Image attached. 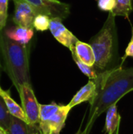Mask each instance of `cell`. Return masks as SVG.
Masks as SVG:
<instances>
[{"label": "cell", "mask_w": 133, "mask_h": 134, "mask_svg": "<svg viewBox=\"0 0 133 134\" xmlns=\"http://www.w3.org/2000/svg\"><path fill=\"white\" fill-rule=\"evenodd\" d=\"M18 93L20 97L22 108L29 123L31 125H38L40 104L36 99L31 85L26 84L22 86Z\"/></svg>", "instance_id": "8992f818"}, {"label": "cell", "mask_w": 133, "mask_h": 134, "mask_svg": "<svg viewBox=\"0 0 133 134\" xmlns=\"http://www.w3.org/2000/svg\"><path fill=\"white\" fill-rule=\"evenodd\" d=\"M71 110L68 105H60L54 102L49 104H40L38 126L42 133H60Z\"/></svg>", "instance_id": "277c9868"}, {"label": "cell", "mask_w": 133, "mask_h": 134, "mask_svg": "<svg viewBox=\"0 0 133 134\" xmlns=\"http://www.w3.org/2000/svg\"><path fill=\"white\" fill-rule=\"evenodd\" d=\"M121 115L118 113L117 105H112L107 111L105 126L103 132L106 134H111L114 133L119 126H121Z\"/></svg>", "instance_id": "5bb4252c"}, {"label": "cell", "mask_w": 133, "mask_h": 134, "mask_svg": "<svg viewBox=\"0 0 133 134\" xmlns=\"http://www.w3.org/2000/svg\"><path fill=\"white\" fill-rule=\"evenodd\" d=\"M2 71H3V69H2V64H1V62H0V79H1V75H2Z\"/></svg>", "instance_id": "d4e9b609"}, {"label": "cell", "mask_w": 133, "mask_h": 134, "mask_svg": "<svg viewBox=\"0 0 133 134\" xmlns=\"http://www.w3.org/2000/svg\"><path fill=\"white\" fill-rule=\"evenodd\" d=\"M96 85L94 80H89L84 86H82L73 97L71 100L68 103V106L71 108H73L74 107L85 102L89 101L90 102L92 98L94 97L96 94Z\"/></svg>", "instance_id": "30bf717a"}, {"label": "cell", "mask_w": 133, "mask_h": 134, "mask_svg": "<svg viewBox=\"0 0 133 134\" xmlns=\"http://www.w3.org/2000/svg\"><path fill=\"white\" fill-rule=\"evenodd\" d=\"M72 55V57H73V60L75 62L76 65L78 67V68L80 69V71L85 75H86L89 79L91 80H94L97 78L98 76V73L97 71H96V69L94 68V67H92V66H89L85 63H83L82 61H81L74 53H71Z\"/></svg>", "instance_id": "e0dca14e"}, {"label": "cell", "mask_w": 133, "mask_h": 134, "mask_svg": "<svg viewBox=\"0 0 133 134\" xmlns=\"http://www.w3.org/2000/svg\"><path fill=\"white\" fill-rule=\"evenodd\" d=\"M34 134H42V132H41V130H38V131H37V132H36Z\"/></svg>", "instance_id": "484cf974"}, {"label": "cell", "mask_w": 133, "mask_h": 134, "mask_svg": "<svg viewBox=\"0 0 133 134\" xmlns=\"http://www.w3.org/2000/svg\"><path fill=\"white\" fill-rule=\"evenodd\" d=\"M75 134H85V133H84V130H81V128H80V129H79V130L75 133Z\"/></svg>", "instance_id": "603a6c76"}, {"label": "cell", "mask_w": 133, "mask_h": 134, "mask_svg": "<svg viewBox=\"0 0 133 134\" xmlns=\"http://www.w3.org/2000/svg\"><path fill=\"white\" fill-rule=\"evenodd\" d=\"M12 117L13 115L9 111L4 100L0 96V126L5 130H8L11 123Z\"/></svg>", "instance_id": "2e32d148"}, {"label": "cell", "mask_w": 133, "mask_h": 134, "mask_svg": "<svg viewBox=\"0 0 133 134\" xmlns=\"http://www.w3.org/2000/svg\"><path fill=\"white\" fill-rule=\"evenodd\" d=\"M0 62L17 92L22 86L31 83L29 71V50L0 31Z\"/></svg>", "instance_id": "7a4b0ae2"}, {"label": "cell", "mask_w": 133, "mask_h": 134, "mask_svg": "<svg viewBox=\"0 0 133 134\" xmlns=\"http://www.w3.org/2000/svg\"><path fill=\"white\" fill-rule=\"evenodd\" d=\"M8 5L9 0H0V31H2L8 19Z\"/></svg>", "instance_id": "d6986e66"}, {"label": "cell", "mask_w": 133, "mask_h": 134, "mask_svg": "<svg viewBox=\"0 0 133 134\" xmlns=\"http://www.w3.org/2000/svg\"><path fill=\"white\" fill-rule=\"evenodd\" d=\"M0 96L4 100L9 111L10 112V114L13 116H14L17 119H20L23 120L24 122L30 124L22 107H20L16 102H15L13 100V99L11 97V96L9 94V90H4L0 86Z\"/></svg>", "instance_id": "7c38bea8"}, {"label": "cell", "mask_w": 133, "mask_h": 134, "mask_svg": "<svg viewBox=\"0 0 133 134\" xmlns=\"http://www.w3.org/2000/svg\"><path fill=\"white\" fill-rule=\"evenodd\" d=\"M115 16L109 12L107 19L100 31L89 41L96 58L94 68L97 73L109 69L118 53V38Z\"/></svg>", "instance_id": "3957f363"}, {"label": "cell", "mask_w": 133, "mask_h": 134, "mask_svg": "<svg viewBox=\"0 0 133 134\" xmlns=\"http://www.w3.org/2000/svg\"><path fill=\"white\" fill-rule=\"evenodd\" d=\"M49 1H53V2H55V1H56V0H49Z\"/></svg>", "instance_id": "4316f807"}, {"label": "cell", "mask_w": 133, "mask_h": 134, "mask_svg": "<svg viewBox=\"0 0 133 134\" xmlns=\"http://www.w3.org/2000/svg\"><path fill=\"white\" fill-rule=\"evenodd\" d=\"M14 3V13L13 22L15 25L25 27H33V21L37 15L34 9L24 0H13Z\"/></svg>", "instance_id": "ba28073f"}, {"label": "cell", "mask_w": 133, "mask_h": 134, "mask_svg": "<svg viewBox=\"0 0 133 134\" xmlns=\"http://www.w3.org/2000/svg\"><path fill=\"white\" fill-rule=\"evenodd\" d=\"M62 20L60 18H51L49 30L58 42L71 51L78 39L63 25Z\"/></svg>", "instance_id": "52a82bcc"}, {"label": "cell", "mask_w": 133, "mask_h": 134, "mask_svg": "<svg viewBox=\"0 0 133 134\" xmlns=\"http://www.w3.org/2000/svg\"><path fill=\"white\" fill-rule=\"evenodd\" d=\"M115 1H116V6L114 11L112 12L113 14L115 16H122L128 19L129 17L130 13L133 10L132 0H115Z\"/></svg>", "instance_id": "9a60e30c"}, {"label": "cell", "mask_w": 133, "mask_h": 134, "mask_svg": "<svg viewBox=\"0 0 133 134\" xmlns=\"http://www.w3.org/2000/svg\"><path fill=\"white\" fill-rule=\"evenodd\" d=\"M51 18L45 14H37L33 21V27L38 31H45L49 28Z\"/></svg>", "instance_id": "ac0fdd59"}, {"label": "cell", "mask_w": 133, "mask_h": 134, "mask_svg": "<svg viewBox=\"0 0 133 134\" xmlns=\"http://www.w3.org/2000/svg\"><path fill=\"white\" fill-rule=\"evenodd\" d=\"M0 134H9L7 130H5V129H3L2 127L0 126Z\"/></svg>", "instance_id": "7402d4cb"}, {"label": "cell", "mask_w": 133, "mask_h": 134, "mask_svg": "<svg viewBox=\"0 0 133 134\" xmlns=\"http://www.w3.org/2000/svg\"><path fill=\"white\" fill-rule=\"evenodd\" d=\"M39 130L38 125H31L13 116L7 132L9 134H34Z\"/></svg>", "instance_id": "4fadbf2b"}, {"label": "cell", "mask_w": 133, "mask_h": 134, "mask_svg": "<svg viewBox=\"0 0 133 134\" xmlns=\"http://www.w3.org/2000/svg\"><path fill=\"white\" fill-rule=\"evenodd\" d=\"M34 9L36 14H45L50 18L66 19L70 14V5L58 0H24Z\"/></svg>", "instance_id": "5b68a950"}, {"label": "cell", "mask_w": 133, "mask_h": 134, "mask_svg": "<svg viewBox=\"0 0 133 134\" xmlns=\"http://www.w3.org/2000/svg\"><path fill=\"white\" fill-rule=\"evenodd\" d=\"M94 82L96 94L89 102V113L84 133L89 134L96 119L127 93L133 91V68H117L98 73Z\"/></svg>", "instance_id": "6da1fadb"}, {"label": "cell", "mask_w": 133, "mask_h": 134, "mask_svg": "<svg viewBox=\"0 0 133 134\" xmlns=\"http://www.w3.org/2000/svg\"><path fill=\"white\" fill-rule=\"evenodd\" d=\"M98 8L102 11L113 12L116 6L115 0H97Z\"/></svg>", "instance_id": "ffe728a7"}, {"label": "cell", "mask_w": 133, "mask_h": 134, "mask_svg": "<svg viewBox=\"0 0 133 134\" xmlns=\"http://www.w3.org/2000/svg\"><path fill=\"white\" fill-rule=\"evenodd\" d=\"M119 132H120V126H119V127H118V129H117L114 133H112L111 134H119Z\"/></svg>", "instance_id": "cb8c5ba5"}, {"label": "cell", "mask_w": 133, "mask_h": 134, "mask_svg": "<svg viewBox=\"0 0 133 134\" xmlns=\"http://www.w3.org/2000/svg\"><path fill=\"white\" fill-rule=\"evenodd\" d=\"M126 57H133V27L132 26V37H131V40L128 45V46L125 49V55L122 57V63L123 64L124 60L126 59Z\"/></svg>", "instance_id": "44dd1931"}, {"label": "cell", "mask_w": 133, "mask_h": 134, "mask_svg": "<svg viewBox=\"0 0 133 134\" xmlns=\"http://www.w3.org/2000/svg\"><path fill=\"white\" fill-rule=\"evenodd\" d=\"M71 53H74L83 63L94 67L96 58L93 49L89 43H86L78 40L75 43L74 47L71 51Z\"/></svg>", "instance_id": "8fae6325"}, {"label": "cell", "mask_w": 133, "mask_h": 134, "mask_svg": "<svg viewBox=\"0 0 133 134\" xmlns=\"http://www.w3.org/2000/svg\"><path fill=\"white\" fill-rule=\"evenodd\" d=\"M5 35L10 39L21 44L27 46L34 36V29L31 27H25L22 26L15 25L4 28Z\"/></svg>", "instance_id": "9c48e42d"}]
</instances>
